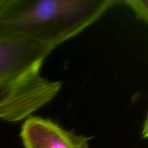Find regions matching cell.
Instances as JSON below:
<instances>
[{
	"mask_svg": "<svg viewBox=\"0 0 148 148\" xmlns=\"http://www.w3.org/2000/svg\"><path fill=\"white\" fill-rule=\"evenodd\" d=\"M116 0H5L0 7V38L31 40L54 49L79 34Z\"/></svg>",
	"mask_w": 148,
	"mask_h": 148,
	"instance_id": "obj_1",
	"label": "cell"
},
{
	"mask_svg": "<svg viewBox=\"0 0 148 148\" xmlns=\"http://www.w3.org/2000/svg\"><path fill=\"white\" fill-rule=\"evenodd\" d=\"M52 51L38 42L0 38V119H23L58 93L60 82L40 75Z\"/></svg>",
	"mask_w": 148,
	"mask_h": 148,
	"instance_id": "obj_2",
	"label": "cell"
},
{
	"mask_svg": "<svg viewBox=\"0 0 148 148\" xmlns=\"http://www.w3.org/2000/svg\"><path fill=\"white\" fill-rule=\"evenodd\" d=\"M20 137L25 148H90L88 137L41 117H28L22 126Z\"/></svg>",
	"mask_w": 148,
	"mask_h": 148,
	"instance_id": "obj_3",
	"label": "cell"
},
{
	"mask_svg": "<svg viewBox=\"0 0 148 148\" xmlns=\"http://www.w3.org/2000/svg\"><path fill=\"white\" fill-rule=\"evenodd\" d=\"M123 4L130 7L137 18L148 23V0H128Z\"/></svg>",
	"mask_w": 148,
	"mask_h": 148,
	"instance_id": "obj_4",
	"label": "cell"
},
{
	"mask_svg": "<svg viewBox=\"0 0 148 148\" xmlns=\"http://www.w3.org/2000/svg\"><path fill=\"white\" fill-rule=\"evenodd\" d=\"M142 136L144 138H148V111L146 115L145 120L143 124V131H142Z\"/></svg>",
	"mask_w": 148,
	"mask_h": 148,
	"instance_id": "obj_5",
	"label": "cell"
},
{
	"mask_svg": "<svg viewBox=\"0 0 148 148\" xmlns=\"http://www.w3.org/2000/svg\"><path fill=\"white\" fill-rule=\"evenodd\" d=\"M5 1V0H0V7L4 4V2Z\"/></svg>",
	"mask_w": 148,
	"mask_h": 148,
	"instance_id": "obj_6",
	"label": "cell"
}]
</instances>
